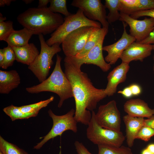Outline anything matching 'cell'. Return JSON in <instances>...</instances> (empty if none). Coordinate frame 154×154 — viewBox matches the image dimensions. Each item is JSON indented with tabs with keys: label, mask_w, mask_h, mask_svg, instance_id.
I'll return each instance as SVG.
<instances>
[{
	"label": "cell",
	"mask_w": 154,
	"mask_h": 154,
	"mask_svg": "<svg viewBox=\"0 0 154 154\" xmlns=\"http://www.w3.org/2000/svg\"><path fill=\"white\" fill-rule=\"evenodd\" d=\"M64 73L71 85L76 108L74 117L77 122L88 125L98 103L107 96L105 89L93 85L87 74L81 70L82 65L75 56H65Z\"/></svg>",
	"instance_id": "cell-1"
},
{
	"label": "cell",
	"mask_w": 154,
	"mask_h": 154,
	"mask_svg": "<svg viewBox=\"0 0 154 154\" xmlns=\"http://www.w3.org/2000/svg\"><path fill=\"white\" fill-rule=\"evenodd\" d=\"M17 20L24 27L38 35L53 33L64 21L60 14L51 12L48 7L29 8L19 15Z\"/></svg>",
	"instance_id": "cell-2"
},
{
	"label": "cell",
	"mask_w": 154,
	"mask_h": 154,
	"mask_svg": "<svg viewBox=\"0 0 154 154\" xmlns=\"http://www.w3.org/2000/svg\"><path fill=\"white\" fill-rule=\"evenodd\" d=\"M62 59L57 54L55 66L50 76L40 84L26 88V91L31 94L49 92L56 94L60 98L58 105L59 108L65 100L74 97L70 83L61 68Z\"/></svg>",
	"instance_id": "cell-3"
},
{
	"label": "cell",
	"mask_w": 154,
	"mask_h": 154,
	"mask_svg": "<svg viewBox=\"0 0 154 154\" xmlns=\"http://www.w3.org/2000/svg\"><path fill=\"white\" fill-rule=\"evenodd\" d=\"M63 23L52 33L50 37L46 41L48 46H50L56 44H60L67 35L81 27L91 26L102 28L100 23L88 19L80 9H78L76 13L65 17Z\"/></svg>",
	"instance_id": "cell-4"
},
{
	"label": "cell",
	"mask_w": 154,
	"mask_h": 154,
	"mask_svg": "<svg viewBox=\"0 0 154 154\" xmlns=\"http://www.w3.org/2000/svg\"><path fill=\"white\" fill-rule=\"evenodd\" d=\"M38 38L40 44V50L34 62L28 68L34 74L40 83L44 81L48 76L53 64L54 56L61 50L60 44H56L51 46L46 43L43 35L40 34Z\"/></svg>",
	"instance_id": "cell-5"
},
{
	"label": "cell",
	"mask_w": 154,
	"mask_h": 154,
	"mask_svg": "<svg viewBox=\"0 0 154 154\" xmlns=\"http://www.w3.org/2000/svg\"><path fill=\"white\" fill-rule=\"evenodd\" d=\"M91 119L88 124L86 135L94 144L119 147L122 145L125 137L121 132L104 128L99 125L95 119V113L92 112Z\"/></svg>",
	"instance_id": "cell-6"
},
{
	"label": "cell",
	"mask_w": 154,
	"mask_h": 154,
	"mask_svg": "<svg viewBox=\"0 0 154 154\" xmlns=\"http://www.w3.org/2000/svg\"><path fill=\"white\" fill-rule=\"evenodd\" d=\"M48 113L52 120V127L48 133L42 137L41 141L34 146V149H40L48 140L58 136H61L66 131L71 130L75 133L77 132L78 122L74 117L75 110L74 109L61 116L55 115L50 109L48 110Z\"/></svg>",
	"instance_id": "cell-7"
},
{
	"label": "cell",
	"mask_w": 154,
	"mask_h": 154,
	"mask_svg": "<svg viewBox=\"0 0 154 154\" xmlns=\"http://www.w3.org/2000/svg\"><path fill=\"white\" fill-rule=\"evenodd\" d=\"M96 28L83 27L67 35L62 43V48L65 56H76L83 49L92 32Z\"/></svg>",
	"instance_id": "cell-8"
},
{
	"label": "cell",
	"mask_w": 154,
	"mask_h": 154,
	"mask_svg": "<svg viewBox=\"0 0 154 154\" xmlns=\"http://www.w3.org/2000/svg\"><path fill=\"white\" fill-rule=\"evenodd\" d=\"M98 124L105 128L120 131V113L114 100L100 105L95 115Z\"/></svg>",
	"instance_id": "cell-9"
},
{
	"label": "cell",
	"mask_w": 154,
	"mask_h": 154,
	"mask_svg": "<svg viewBox=\"0 0 154 154\" xmlns=\"http://www.w3.org/2000/svg\"><path fill=\"white\" fill-rule=\"evenodd\" d=\"M71 5L81 10L89 19L98 21L102 28H108L109 24L107 20L106 8L100 0H73Z\"/></svg>",
	"instance_id": "cell-10"
},
{
	"label": "cell",
	"mask_w": 154,
	"mask_h": 154,
	"mask_svg": "<svg viewBox=\"0 0 154 154\" xmlns=\"http://www.w3.org/2000/svg\"><path fill=\"white\" fill-rule=\"evenodd\" d=\"M119 20L129 26L130 35L135 38L137 42H140L146 38L154 29V19L152 17H145L142 20H139L120 12Z\"/></svg>",
	"instance_id": "cell-11"
},
{
	"label": "cell",
	"mask_w": 154,
	"mask_h": 154,
	"mask_svg": "<svg viewBox=\"0 0 154 154\" xmlns=\"http://www.w3.org/2000/svg\"><path fill=\"white\" fill-rule=\"evenodd\" d=\"M103 28V31L96 45L84 57L81 58L76 57L82 65L84 64H93L99 67L105 72L110 69L111 65L105 61L103 54V43L108 31V28Z\"/></svg>",
	"instance_id": "cell-12"
},
{
	"label": "cell",
	"mask_w": 154,
	"mask_h": 154,
	"mask_svg": "<svg viewBox=\"0 0 154 154\" xmlns=\"http://www.w3.org/2000/svg\"><path fill=\"white\" fill-rule=\"evenodd\" d=\"M122 22L123 31L121 38L113 44L103 46V50L108 52L105 60L111 65L115 64L123 52L132 43L136 41L134 37L127 33L126 29L127 24Z\"/></svg>",
	"instance_id": "cell-13"
},
{
	"label": "cell",
	"mask_w": 154,
	"mask_h": 154,
	"mask_svg": "<svg viewBox=\"0 0 154 154\" xmlns=\"http://www.w3.org/2000/svg\"><path fill=\"white\" fill-rule=\"evenodd\" d=\"M153 50L152 44L134 42L123 52L120 58L122 62L128 64L133 61L142 62L151 54Z\"/></svg>",
	"instance_id": "cell-14"
},
{
	"label": "cell",
	"mask_w": 154,
	"mask_h": 154,
	"mask_svg": "<svg viewBox=\"0 0 154 154\" xmlns=\"http://www.w3.org/2000/svg\"><path fill=\"white\" fill-rule=\"evenodd\" d=\"M129 68V64L122 62L109 73L108 83L105 89L107 96H112L116 93L118 85L125 80Z\"/></svg>",
	"instance_id": "cell-15"
},
{
	"label": "cell",
	"mask_w": 154,
	"mask_h": 154,
	"mask_svg": "<svg viewBox=\"0 0 154 154\" xmlns=\"http://www.w3.org/2000/svg\"><path fill=\"white\" fill-rule=\"evenodd\" d=\"M123 107L125 112L132 117L148 118L154 115V109L150 108L146 102L139 98L127 101Z\"/></svg>",
	"instance_id": "cell-16"
},
{
	"label": "cell",
	"mask_w": 154,
	"mask_h": 154,
	"mask_svg": "<svg viewBox=\"0 0 154 154\" xmlns=\"http://www.w3.org/2000/svg\"><path fill=\"white\" fill-rule=\"evenodd\" d=\"M123 119L126 128V142L129 147H132L139 130L144 125L143 117H134L128 115L124 116Z\"/></svg>",
	"instance_id": "cell-17"
},
{
	"label": "cell",
	"mask_w": 154,
	"mask_h": 154,
	"mask_svg": "<svg viewBox=\"0 0 154 154\" xmlns=\"http://www.w3.org/2000/svg\"><path fill=\"white\" fill-rule=\"evenodd\" d=\"M19 75L15 70L9 71L0 70V93L9 94L20 84Z\"/></svg>",
	"instance_id": "cell-18"
},
{
	"label": "cell",
	"mask_w": 154,
	"mask_h": 154,
	"mask_svg": "<svg viewBox=\"0 0 154 154\" xmlns=\"http://www.w3.org/2000/svg\"><path fill=\"white\" fill-rule=\"evenodd\" d=\"M17 62L29 66L34 61L40 52L33 43L19 47H12Z\"/></svg>",
	"instance_id": "cell-19"
},
{
	"label": "cell",
	"mask_w": 154,
	"mask_h": 154,
	"mask_svg": "<svg viewBox=\"0 0 154 154\" xmlns=\"http://www.w3.org/2000/svg\"><path fill=\"white\" fill-rule=\"evenodd\" d=\"M34 32L27 28L19 30H14L10 34L6 41L11 47H19L28 44Z\"/></svg>",
	"instance_id": "cell-20"
},
{
	"label": "cell",
	"mask_w": 154,
	"mask_h": 154,
	"mask_svg": "<svg viewBox=\"0 0 154 154\" xmlns=\"http://www.w3.org/2000/svg\"><path fill=\"white\" fill-rule=\"evenodd\" d=\"M104 29L96 28L92 32L83 50L76 56L78 58H81L84 56L99 41Z\"/></svg>",
	"instance_id": "cell-21"
},
{
	"label": "cell",
	"mask_w": 154,
	"mask_h": 154,
	"mask_svg": "<svg viewBox=\"0 0 154 154\" xmlns=\"http://www.w3.org/2000/svg\"><path fill=\"white\" fill-rule=\"evenodd\" d=\"M104 5L109 11L107 15V20L109 24L119 20L120 17V12H119L120 0H106Z\"/></svg>",
	"instance_id": "cell-22"
},
{
	"label": "cell",
	"mask_w": 154,
	"mask_h": 154,
	"mask_svg": "<svg viewBox=\"0 0 154 154\" xmlns=\"http://www.w3.org/2000/svg\"><path fill=\"white\" fill-rule=\"evenodd\" d=\"M54 99L53 96L48 99L35 103L19 106L20 110L23 112L28 114H33L37 116L39 111L42 108L47 106Z\"/></svg>",
	"instance_id": "cell-23"
},
{
	"label": "cell",
	"mask_w": 154,
	"mask_h": 154,
	"mask_svg": "<svg viewBox=\"0 0 154 154\" xmlns=\"http://www.w3.org/2000/svg\"><path fill=\"white\" fill-rule=\"evenodd\" d=\"M3 110L13 121L17 119H27L36 116L33 114L24 113L20 110L19 107L13 105L4 108Z\"/></svg>",
	"instance_id": "cell-24"
},
{
	"label": "cell",
	"mask_w": 154,
	"mask_h": 154,
	"mask_svg": "<svg viewBox=\"0 0 154 154\" xmlns=\"http://www.w3.org/2000/svg\"><path fill=\"white\" fill-rule=\"evenodd\" d=\"M98 154H133L129 147L124 146L119 147L98 145Z\"/></svg>",
	"instance_id": "cell-25"
},
{
	"label": "cell",
	"mask_w": 154,
	"mask_h": 154,
	"mask_svg": "<svg viewBox=\"0 0 154 154\" xmlns=\"http://www.w3.org/2000/svg\"><path fill=\"white\" fill-rule=\"evenodd\" d=\"M0 151L3 154H29L16 145L0 136Z\"/></svg>",
	"instance_id": "cell-26"
},
{
	"label": "cell",
	"mask_w": 154,
	"mask_h": 154,
	"mask_svg": "<svg viewBox=\"0 0 154 154\" xmlns=\"http://www.w3.org/2000/svg\"><path fill=\"white\" fill-rule=\"evenodd\" d=\"M66 0H50L49 10L54 13H60L68 17L71 14L67 9Z\"/></svg>",
	"instance_id": "cell-27"
},
{
	"label": "cell",
	"mask_w": 154,
	"mask_h": 154,
	"mask_svg": "<svg viewBox=\"0 0 154 154\" xmlns=\"http://www.w3.org/2000/svg\"><path fill=\"white\" fill-rule=\"evenodd\" d=\"M120 12L130 15L137 11L139 0H120Z\"/></svg>",
	"instance_id": "cell-28"
},
{
	"label": "cell",
	"mask_w": 154,
	"mask_h": 154,
	"mask_svg": "<svg viewBox=\"0 0 154 154\" xmlns=\"http://www.w3.org/2000/svg\"><path fill=\"white\" fill-rule=\"evenodd\" d=\"M4 51V58L1 68L7 69L12 66L14 61L16 60V57L14 51L12 47L8 45L3 48Z\"/></svg>",
	"instance_id": "cell-29"
},
{
	"label": "cell",
	"mask_w": 154,
	"mask_h": 154,
	"mask_svg": "<svg viewBox=\"0 0 154 154\" xmlns=\"http://www.w3.org/2000/svg\"><path fill=\"white\" fill-rule=\"evenodd\" d=\"M14 30L13 21H0V40L6 41Z\"/></svg>",
	"instance_id": "cell-30"
},
{
	"label": "cell",
	"mask_w": 154,
	"mask_h": 154,
	"mask_svg": "<svg viewBox=\"0 0 154 154\" xmlns=\"http://www.w3.org/2000/svg\"><path fill=\"white\" fill-rule=\"evenodd\" d=\"M153 135L154 129L149 126L144 125L138 132L136 139H140L145 141H147Z\"/></svg>",
	"instance_id": "cell-31"
},
{
	"label": "cell",
	"mask_w": 154,
	"mask_h": 154,
	"mask_svg": "<svg viewBox=\"0 0 154 154\" xmlns=\"http://www.w3.org/2000/svg\"><path fill=\"white\" fill-rule=\"evenodd\" d=\"M130 16L135 19L145 16L149 17L154 19V9L137 11L131 13Z\"/></svg>",
	"instance_id": "cell-32"
},
{
	"label": "cell",
	"mask_w": 154,
	"mask_h": 154,
	"mask_svg": "<svg viewBox=\"0 0 154 154\" xmlns=\"http://www.w3.org/2000/svg\"><path fill=\"white\" fill-rule=\"evenodd\" d=\"M137 11L154 9V0H139Z\"/></svg>",
	"instance_id": "cell-33"
},
{
	"label": "cell",
	"mask_w": 154,
	"mask_h": 154,
	"mask_svg": "<svg viewBox=\"0 0 154 154\" xmlns=\"http://www.w3.org/2000/svg\"><path fill=\"white\" fill-rule=\"evenodd\" d=\"M74 144L78 154H92L89 151L82 143L76 141Z\"/></svg>",
	"instance_id": "cell-34"
},
{
	"label": "cell",
	"mask_w": 154,
	"mask_h": 154,
	"mask_svg": "<svg viewBox=\"0 0 154 154\" xmlns=\"http://www.w3.org/2000/svg\"><path fill=\"white\" fill-rule=\"evenodd\" d=\"M129 86L131 89L133 96H138L141 93V88L138 84H133Z\"/></svg>",
	"instance_id": "cell-35"
},
{
	"label": "cell",
	"mask_w": 154,
	"mask_h": 154,
	"mask_svg": "<svg viewBox=\"0 0 154 154\" xmlns=\"http://www.w3.org/2000/svg\"><path fill=\"white\" fill-rule=\"evenodd\" d=\"M139 42L152 44L153 46V50H154V29L146 38Z\"/></svg>",
	"instance_id": "cell-36"
},
{
	"label": "cell",
	"mask_w": 154,
	"mask_h": 154,
	"mask_svg": "<svg viewBox=\"0 0 154 154\" xmlns=\"http://www.w3.org/2000/svg\"><path fill=\"white\" fill-rule=\"evenodd\" d=\"M117 93L127 98H130L133 96L129 86L125 88L122 90L119 91Z\"/></svg>",
	"instance_id": "cell-37"
},
{
	"label": "cell",
	"mask_w": 154,
	"mask_h": 154,
	"mask_svg": "<svg viewBox=\"0 0 154 154\" xmlns=\"http://www.w3.org/2000/svg\"><path fill=\"white\" fill-rule=\"evenodd\" d=\"M144 125L154 129V115L149 118L145 119Z\"/></svg>",
	"instance_id": "cell-38"
},
{
	"label": "cell",
	"mask_w": 154,
	"mask_h": 154,
	"mask_svg": "<svg viewBox=\"0 0 154 154\" xmlns=\"http://www.w3.org/2000/svg\"><path fill=\"white\" fill-rule=\"evenodd\" d=\"M50 0H39L38 7L39 8H44L47 7V5Z\"/></svg>",
	"instance_id": "cell-39"
},
{
	"label": "cell",
	"mask_w": 154,
	"mask_h": 154,
	"mask_svg": "<svg viewBox=\"0 0 154 154\" xmlns=\"http://www.w3.org/2000/svg\"><path fill=\"white\" fill-rule=\"evenodd\" d=\"M15 0H0V7H3L5 5L9 6L10 5L11 2L15 1Z\"/></svg>",
	"instance_id": "cell-40"
},
{
	"label": "cell",
	"mask_w": 154,
	"mask_h": 154,
	"mask_svg": "<svg viewBox=\"0 0 154 154\" xmlns=\"http://www.w3.org/2000/svg\"><path fill=\"white\" fill-rule=\"evenodd\" d=\"M4 58V51L3 49H0V67H1Z\"/></svg>",
	"instance_id": "cell-41"
},
{
	"label": "cell",
	"mask_w": 154,
	"mask_h": 154,
	"mask_svg": "<svg viewBox=\"0 0 154 154\" xmlns=\"http://www.w3.org/2000/svg\"><path fill=\"white\" fill-rule=\"evenodd\" d=\"M147 148L152 154H154V143L149 145Z\"/></svg>",
	"instance_id": "cell-42"
},
{
	"label": "cell",
	"mask_w": 154,
	"mask_h": 154,
	"mask_svg": "<svg viewBox=\"0 0 154 154\" xmlns=\"http://www.w3.org/2000/svg\"><path fill=\"white\" fill-rule=\"evenodd\" d=\"M141 154H152L146 148L143 150Z\"/></svg>",
	"instance_id": "cell-43"
},
{
	"label": "cell",
	"mask_w": 154,
	"mask_h": 154,
	"mask_svg": "<svg viewBox=\"0 0 154 154\" xmlns=\"http://www.w3.org/2000/svg\"><path fill=\"white\" fill-rule=\"evenodd\" d=\"M6 20V18L5 17H3L2 14L0 13V21H5Z\"/></svg>",
	"instance_id": "cell-44"
},
{
	"label": "cell",
	"mask_w": 154,
	"mask_h": 154,
	"mask_svg": "<svg viewBox=\"0 0 154 154\" xmlns=\"http://www.w3.org/2000/svg\"><path fill=\"white\" fill-rule=\"evenodd\" d=\"M23 1L26 4H28L31 3L34 1L33 0H23Z\"/></svg>",
	"instance_id": "cell-45"
},
{
	"label": "cell",
	"mask_w": 154,
	"mask_h": 154,
	"mask_svg": "<svg viewBox=\"0 0 154 154\" xmlns=\"http://www.w3.org/2000/svg\"><path fill=\"white\" fill-rule=\"evenodd\" d=\"M0 154H3L2 152L0 151Z\"/></svg>",
	"instance_id": "cell-46"
},
{
	"label": "cell",
	"mask_w": 154,
	"mask_h": 154,
	"mask_svg": "<svg viewBox=\"0 0 154 154\" xmlns=\"http://www.w3.org/2000/svg\"><path fill=\"white\" fill-rule=\"evenodd\" d=\"M153 70L154 72V64H153Z\"/></svg>",
	"instance_id": "cell-47"
},
{
	"label": "cell",
	"mask_w": 154,
	"mask_h": 154,
	"mask_svg": "<svg viewBox=\"0 0 154 154\" xmlns=\"http://www.w3.org/2000/svg\"><path fill=\"white\" fill-rule=\"evenodd\" d=\"M153 60H154V56H153Z\"/></svg>",
	"instance_id": "cell-48"
}]
</instances>
